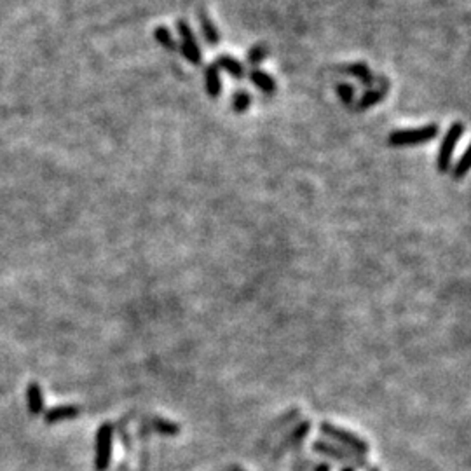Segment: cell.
I'll list each match as a JSON object with an SVG mask.
<instances>
[{"label":"cell","mask_w":471,"mask_h":471,"mask_svg":"<svg viewBox=\"0 0 471 471\" xmlns=\"http://www.w3.org/2000/svg\"><path fill=\"white\" fill-rule=\"evenodd\" d=\"M320 431L325 434V437H330L332 440L339 441L344 449L351 452H356L358 456H367L368 451H370V445L363 440L361 437H358L356 433L353 431H347L344 427L335 426L333 422L330 421H321L320 424Z\"/></svg>","instance_id":"obj_1"},{"label":"cell","mask_w":471,"mask_h":471,"mask_svg":"<svg viewBox=\"0 0 471 471\" xmlns=\"http://www.w3.org/2000/svg\"><path fill=\"white\" fill-rule=\"evenodd\" d=\"M114 456V426L103 422L96 431L94 444V471H108Z\"/></svg>","instance_id":"obj_2"},{"label":"cell","mask_w":471,"mask_h":471,"mask_svg":"<svg viewBox=\"0 0 471 471\" xmlns=\"http://www.w3.org/2000/svg\"><path fill=\"white\" fill-rule=\"evenodd\" d=\"M438 131H440V128L437 124L421 126V128L415 129H398V131L391 133L387 141L393 147H412V145H421L434 140L438 136Z\"/></svg>","instance_id":"obj_3"},{"label":"cell","mask_w":471,"mask_h":471,"mask_svg":"<svg viewBox=\"0 0 471 471\" xmlns=\"http://www.w3.org/2000/svg\"><path fill=\"white\" fill-rule=\"evenodd\" d=\"M314 452L321 456H327V458H332L333 461H340L346 463V466H353V468H367V459L363 456H358L356 452H351L347 449H344L342 445H335L332 441L327 440H316L313 444Z\"/></svg>","instance_id":"obj_4"},{"label":"cell","mask_w":471,"mask_h":471,"mask_svg":"<svg viewBox=\"0 0 471 471\" xmlns=\"http://www.w3.org/2000/svg\"><path fill=\"white\" fill-rule=\"evenodd\" d=\"M463 135H465V124H463V122H454V124L449 128L447 135L444 136V141H441L440 148H438L437 166L440 173H447L449 168H451L452 155H454L458 141L461 140Z\"/></svg>","instance_id":"obj_5"},{"label":"cell","mask_w":471,"mask_h":471,"mask_svg":"<svg viewBox=\"0 0 471 471\" xmlns=\"http://www.w3.org/2000/svg\"><path fill=\"white\" fill-rule=\"evenodd\" d=\"M176 30H179L180 39H182V53L186 56V60L192 65L201 63V49H199L198 39H195L194 32L188 27L187 21L179 20L176 21Z\"/></svg>","instance_id":"obj_6"},{"label":"cell","mask_w":471,"mask_h":471,"mask_svg":"<svg viewBox=\"0 0 471 471\" xmlns=\"http://www.w3.org/2000/svg\"><path fill=\"white\" fill-rule=\"evenodd\" d=\"M309 430H311V421H307V419L306 421L297 424V426L293 427V430L290 431L285 438H283L280 447L276 449L278 452H274V458H281V456L285 454V452H288L290 449H293V447H297V445L302 444V441L306 440Z\"/></svg>","instance_id":"obj_7"},{"label":"cell","mask_w":471,"mask_h":471,"mask_svg":"<svg viewBox=\"0 0 471 471\" xmlns=\"http://www.w3.org/2000/svg\"><path fill=\"white\" fill-rule=\"evenodd\" d=\"M25 396H27V408L28 414L32 418H39V415L44 414L46 408V400H44V391H42L41 384L39 382H30L25 391Z\"/></svg>","instance_id":"obj_8"},{"label":"cell","mask_w":471,"mask_h":471,"mask_svg":"<svg viewBox=\"0 0 471 471\" xmlns=\"http://www.w3.org/2000/svg\"><path fill=\"white\" fill-rule=\"evenodd\" d=\"M81 412V407H77V405H56V407L44 411V422L58 424L63 421H72V419H77Z\"/></svg>","instance_id":"obj_9"},{"label":"cell","mask_w":471,"mask_h":471,"mask_svg":"<svg viewBox=\"0 0 471 471\" xmlns=\"http://www.w3.org/2000/svg\"><path fill=\"white\" fill-rule=\"evenodd\" d=\"M217 68H222V70H226L227 74L231 75V77L236 79V81H241L243 77H245V68H243V65L239 63L238 60L233 56H229V54H222V56L217 58L215 61Z\"/></svg>","instance_id":"obj_10"},{"label":"cell","mask_w":471,"mask_h":471,"mask_svg":"<svg viewBox=\"0 0 471 471\" xmlns=\"http://www.w3.org/2000/svg\"><path fill=\"white\" fill-rule=\"evenodd\" d=\"M205 86L206 93H208L212 98H219L220 93H222V79H220V70L217 68L215 63L206 67Z\"/></svg>","instance_id":"obj_11"},{"label":"cell","mask_w":471,"mask_h":471,"mask_svg":"<svg viewBox=\"0 0 471 471\" xmlns=\"http://www.w3.org/2000/svg\"><path fill=\"white\" fill-rule=\"evenodd\" d=\"M250 79H252L253 84H255L262 93L267 94L276 93V81H274L267 72L260 70V68H253L252 74H250Z\"/></svg>","instance_id":"obj_12"},{"label":"cell","mask_w":471,"mask_h":471,"mask_svg":"<svg viewBox=\"0 0 471 471\" xmlns=\"http://www.w3.org/2000/svg\"><path fill=\"white\" fill-rule=\"evenodd\" d=\"M199 25H201V32L202 35H205L206 42H208L209 46L219 44L220 42L219 30H217V27L213 25V21L209 20V16L205 13V11H199Z\"/></svg>","instance_id":"obj_13"},{"label":"cell","mask_w":471,"mask_h":471,"mask_svg":"<svg viewBox=\"0 0 471 471\" xmlns=\"http://www.w3.org/2000/svg\"><path fill=\"white\" fill-rule=\"evenodd\" d=\"M148 424H150L152 430L157 431V433L161 434H166V437H175V434H179L180 430H182L180 424L169 421V419L159 418V415H152Z\"/></svg>","instance_id":"obj_14"},{"label":"cell","mask_w":471,"mask_h":471,"mask_svg":"<svg viewBox=\"0 0 471 471\" xmlns=\"http://www.w3.org/2000/svg\"><path fill=\"white\" fill-rule=\"evenodd\" d=\"M154 37H155V41L159 42V46H162L164 49L172 51V53H173V51H176L175 39H173L172 32H169L166 27H155Z\"/></svg>","instance_id":"obj_15"},{"label":"cell","mask_w":471,"mask_h":471,"mask_svg":"<svg viewBox=\"0 0 471 471\" xmlns=\"http://www.w3.org/2000/svg\"><path fill=\"white\" fill-rule=\"evenodd\" d=\"M470 169V152L465 150V154L461 155L458 162L454 164V169H452V179L454 180H463L466 175H468Z\"/></svg>","instance_id":"obj_16"},{"label":"cell","mask_w":471,"mask_h":471,"mask_svg":"<svg viewBox=\"0 0 471 471\" xmlns=\"http://www.w3.org/2000/svg\"><path fill=\"white\" fill-rule=\"evenodd\" d=\"M252 105V94H248L246 91H238L233 96V110L238 112V114H243L246 112Z\"/></svg>","instance_id":"obj_17"},{"label":"cell","mask_w":471,"mask_h":471,"mask_svg":"<svg viewBox=\"0 0 471 471\" xmlns=\"http://www.w3.org/2000/svg\"><path fill=\"white\" fill-rule=\"evenodd\" d=\"M382 96H384V91H375V89H370V91H367L363 94L360 105H358V110H367V108L374 107V105L379 103Z\"/></svg>","instance_id":"obj_18"},{"label":"cell","mask_w":471,"mask_h":471,"mask_svg":"<svg viewBox=\"0 0 471 471\" xmlns=\"http://www.w3.org/2000/svg\"><path fill=\"white\" fill-rule=\"evenodd\" d=\"M267 54H269L267 46H264V44L253 46L252 49L248 51V63H252V65L262 63V61L267 58Z\"/></svg>","instance_id":"obj_19"},{"label":"cell","mask_w":471,"mask_h":471,"mask_svg":"<svg viewBox=\"0 0 471 471\" xmlns=\"http://www.w3.org/2000/svg\"><path fill=\"white\" fill-rule=\"evenodd\" d=\"M349 74L354 75L356 79H360L361 82H365V84H370L372 82V74L370 70H368L367 65L363 63H354L349 67Z\"/></svg>","instance_id":"obj_20"},{"label":"cell","mask_w":471,"mask_h":471,"mask_svg":"<svg viewBox=\"0 0 471 471\" xmlns=\"http://www.w3.org/2000/svg\"><path fill=\"white\" fill-rule=\"evenodd\" d=\"M337 94H339L340 101H342L344 105H349L354 98V89H353V86L340 82V84L337 86Z\"/></svg>","instance_id":"obj_21"},{"label":"cell","mask_w":471,"mask_h":471,"mask_svg":"<svg viewBox=\"0 0 471 471\" xmlns=\"http://www.w3.org/2000/svg\"><path fill=\"white\" fill-rule=\"evenodd\" d=\"M309 466H311L309 459H304V461L297 463L295 468H293V471H309Z\"/></svg>","instance_id":"obj_22"},{"label":"cell","mask_w":471,"mask_h":471,"mask_svg":"<svg viewBox=\"0 0 471 471\" xmlns=\"http://www.w3.org/2000/svg\"><path fill=\"white\" fill-rule=\"evenodd\" d=\"M314 471H332V466L328 463H320V465L314 466Z\"/></svg>","instance_id":"obj_23"},{"label":"cell","mask_w":471,"mask_h":471,"mask_svg":"<svg viewBox=\"0 0 471 471\" xmlns=\"http://www.w3.org/2000/svg\"><path fill=\"white\" fill-rule=\"evenodd\" d=\"M340 471H356V468H353V466H344Z\"/></svg>","instance_id":"obj_24"},{"label":"cell","mask_w":471,"mask_h":471,"mask_svg":"<svg viewBox=\"0 0 471 471\" xmlns=\"http://www.w3.org/2000/svg\"><path fill=\"white\" fill-rule=\"evenodd\" d=\"M233 471H243L241 468H238V466H234V470Z\"/></svg>","instance_id":"obj_25"},{"label":"cell","mask_w":471,"mask_h":471,"mask_svg":"<svg viewBox=\"0 0 471 471\" xmlns=\"http://www.w3.org/2000/svg\"><path fill=\"white\" fill-rule=\"evenodd\" d=\"M370 471H380V470H379V468H372Z\"/></svg>","instance_id":"obj_26"}]
</instances>
